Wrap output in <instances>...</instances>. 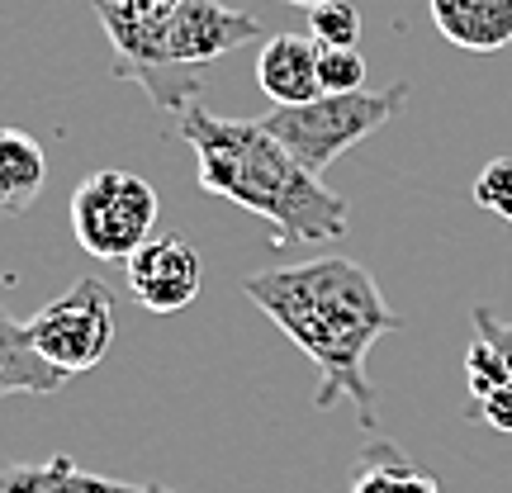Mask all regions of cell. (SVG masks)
Masks as SVG:
<instances>
[{"label":"cell","mask_w":512,"mask_h":493,"mask_svg":"<svg viewBox=\"0 0 512 493\" xmlns=\"http://www.w3.org/2000/svg\"><path fill=\"white\" fill-rule=\"evenodd\" d=\"M242 290L318 366L313 408L328 413L337 399H351L361 427H375V384L366 380V356L384 332L403 328V318L384 304L375 275L351 256H318L304 266L247 275Z\"/></svg>","instance_id":"cell-1"},{"label":"cell","mask_w":512,"mask_h":493,"mask_svg":"<svg viewBox=\"0 0 512 493\" xmlns=\"http://www.w3.org/2000/svg\"><path fill=\"white\" fill-rule=\"evenodd\" d=\"M176 128L195 152L200 190L266 219L275 242H332L347 233V200L304 162H294L290 147L275 143L261 119H223L204 105H190Z\"/></svg>","instance_id":"cell-2"},{"label":"cell","mask_w":512,"mask_h":493,"mask_svg":"<svg viewBox=\"0 0 512 493\" xmlns=\"http://www.w3.org/2000/svg\"><path fill=\"white\" fill-rule=\"evenodd\" d=\"M261 19L247 10H233L223 0H181L162 24L133 29V34H110L114 48V76L138 81L152 105L166 114H185L200 105L204 72L219 57L247 48L261 38Z\"/></svg>","instance_id":"cell-3"},{"label":"cell","mask_w":512,"mask_h":493,"mask_svg":"<svg viewBox=\"0 0 512 493\" xmlns=\"http://www.w3.org/2000/svg\"><path fill=\"white\" fill-rule=\"evenodd\" d=\"M413 86L394 81L384 91H347V95H318L304 105H275L261 128L271 133L275 143L290 147L294 162H304L313 176H323L342 152L370 138L375 128H384L394 114L408 105Z\"/></svg>","instance_id":"cell-4"},{"label":"cell","mask_w":512,"mask_h":493,"mask_svg":"<svg viewBox=\"0 0 512 493\" xmlns=\"http://www.w3.org/2000/svg\"><path fill=\"white\" fill-rule=\"evenodd\" d=\"M157 223V190L133 171H91L72 190V233L95 261H128Z\"/></svg>","instance_id":"cell-5"},{"label":"cell","mask_w":512,"mask_h":493,"mask_svg":"<svg viewBox=\"0 0 512 493\" xmlns=\"http://www.w3.org/2000/svg\"><path fill=\"white\" fill-rule=\"evenodd\" d=\"M34 347L53 361L62 375H86L95 370L105 356H110V342H114V294L105 280H76L67 294H57L53 304L24 323Z\"/></svg>","instance_id":"cell-6"},{"label":"cell","mask_w":512,"mask_h":493,"mask_svg":"<svg viewBox=\"0 0 512 493\" xmlns=\"http://www.w3.org/2000/svg\"><path fill=\"white\" fill-rule=\"evenodd\" d=\"M128 290L147 313H181L204 285V261L185 238H147L124 261Z\"/></svg>","instance_id":"cell-7"},{"label":"cell","mask_w":512,"mask_h":493,"mask_svg":"<svg viewBox=\"0 0 512 493\" xmlns=\"http://www.w3.org/2000/svg\"><path fill=\"white\" fill-rule=\"evenodd\" d=\"M256 86L275 105H304L323 95L318 81V43L309 34H271L256 57Z\"/></svg>","instance_id":"cell-8"},{"label":"cell","mask_w":512,"mask_h":493,"mask_svg":"<svg viewBox=\"0 0 512 493\" xmlns=\"http://www.w3.org/2000/svg\"><path fill=\"white\" fill-rule=\"evenodd\" d=\"M432 24L465 53H498L512 43V0H427Z\"/></svg>","instance_id":"cell-9"},{"label":"cell","mask_w":512,"mask_h":493,"mask_svg":"<svg viewBox=\"0 0 512 493\" xmlns=\"http://www.w3.org/2000/svg\"><path fill=\"white\" fill-rule=\"evenodd\" d=\"M0 493H176V489H166V484H124V479L81 470L72 456H53L43 465H0Z\"/></svg>","instance_id":"cell-10"},{"label":"cell","mask_w":512,"mask_h":493,"mask_svg":"<svg viewBox=\"0 0 512 493\" xmlns=\"http://www.w3.org/2000/svg\"><path fill=\"white\" fill-rule=\"evenodd\" d=\"M72 375L62 370L34 347V337L24 323L10 318V309L0 304V399L5 394H57Z\"/></svg>","instance_id":"cell-11"},{"label":"cell","mask_w":512,"mask_h":493,"mask_svg":"<svg viewBox=\"0 0 512 493\" xmlns=\"http://www.w3.org/2000/svg\"><path fill=\"white\" fill-rule=\"evenodd\" d=\"M48 181V152L24 128H0V214H29Z\"/></svg>","instance_id":"cell-12"},{"label":"cell","mask_w":512,"mask_h":493,"mask_svg":"<svg viewBox=\"0 0 512 493\" xmlns=\"http://www.w3.org/2000/svg\"><path fill=\"white\" fill-rule=\"evenodd\" d=\"M351 493H441V484L418 470L394 441H370L356 460Z\"/></svg>","instance_id":"cell-13"},{"label":"cell","mask_w":512,"mask_h":493,"mask_svg":"<svg viewBox=\"0 0 512 493\" xmlns=\"http://www.w3.org/2000/svg\"><path fill=\"white\" fill-rule=\"evenodd\" d=\"M309 38L318 48H356L361 38V10L351 0H328L309 10Z\"/></svg>","instance_id":"cell-14"},{"label":"cell","mask_w":512,"mask_h":493,"mask_svg":"<svg viewBox=\"0 0 512 493\" xmlns=\"http://www.w3.org/2000/svg\"><path fill=\"white\" fill-rule=\"evenodd\" d=\"M318 81L323 95L366 91V57L356 48H318Z\"/></svg>","instance_id":"cell-15"},{"label":"cell","mask_w":512,"mask_h":493,"mask_svg":"<svg viewBox=\"0 0 512 493\" xmlns=\"http://www.w3.org/2000/svg\"><path fill=\"white\" fill-rule=\"evenodd\" d=\"M475 204L512 223V157H494L475 176Z\"/></svg>","instance_id":"cell-16"},{"label":"cell","mask_w":512,"mask_h":493,"mask_svg":"<svg viewBox=\"0 0 512 493\" xmlns=\"http://www.w3.org/2000/svg\"><path fill=\"white\" fill-rule=\"evenodd\" d=\"M465 380H470V394H475V399L494 394L498 384H508V366H503V356H498L484 337H475L470 351H465Z\"/></svg>","instance_id":"cell-17"},{"label":"cell","mask_w":512,"mask_h":493,"mask_svg":"<svg viewBox=\"0 0 512 493\" xmlns=\"http://www.w3.org/2000/svg\"><path fill=\"white\" fill-rule=\"evenodd\" d=\"M470 323H475V337H484V342L503 356V366H508V384H512V323H498L489 304H475V309H470Z\"/></svg>","instance_id":"cell-18"},{"label":"cell","mask_w":512,"mask_h":493,"mask_svg":"<svg viewBox=\"0 0 512 493\" xmlns=\"http://www.w3.org/2000/svg\"><path fill=\"white\" fill-rule=\"evenodd\" d=\"M470 418H475V422H489L494 432H512V384H498L494 394L475 399Z\"/></svg>","instance_id":"cell-19"},{"label":"cell","mask_w":512,"mask_h":493,"mask_svg":"<svg viewBox=\"0 0 512 493\" xmlns=\"http://www.w3.org/2000/svg\"><path fill=\"white\" fill-rule=\"evenodd\" d=\"M285 5H299V10H313V5H328V0H285Z\"/></svg>","instance_id":"cell-20"}]
</instances>
